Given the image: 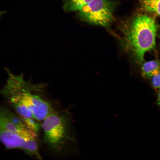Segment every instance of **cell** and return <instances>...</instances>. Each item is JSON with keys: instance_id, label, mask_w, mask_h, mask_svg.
I'll return each mask as SVG.
<instances>
[{"instance_id": "1", "label": "cell", "mask_w": 160, "mask_h": 160, "mask_svg": "<svg viewBox=\"0 0 160 160\" xmlns=\"http://www.w3.org/2000/svg\"><path fill=\"white\" fill-rule=\"evenodd\" d=\"M153 15L137 13L129 19L121 21L118 25L123 50L140 65L145 61L146 53L155 47L159 27Z\"/></svg>"}, {"instance_id": "2", "label": "cell", "mask_w": 160, "mask_h": 160, "mask_svg": "<svg viewBox=\"0 0 160 160\" xmlns=\"http://www.w3.org/2000/svg\"><path fill=\"white\" fill-rule=\"evenodd\" d=\"M8 72L2 89L3 96L18 115L25 119L43 120L54 111L50 104L34 92L36 87L25 81L23 75Z\"/></svg>"}, {"instance_id": "3", "label": "cell", "mask_w": 160, "mask_h": 160, "mask_svg": "<svg viewBox=\"0 0 160 160\" xmlns=\"http://www.w3.org/2000/svg\"><path fill=\"white\" fill-rule=\"evenodd\" d=\"M118 3L113 0H93L77 12L81 20L108 27L115 20L113 12Z\"/></svg>"}, {"instance_id": "4", "label": "cell", "mask_w": 160, "mask_h": 160, "mask_svg": "<svg viewBox=\"0 0 160 160\" xmlns=\"http://www.w3.org/2000/svg\"><path fill=\"white\" fill-rule=\"evenodd\" d=\"M44 141L54 149H56L65 135L69 119L66 115L55 111L43 121Z\"/></svg>"}, {"instance_id": "5", "label": "cell", "mask_w": 160, "mask_h": 160, "mask_svg": "<svg viewBox=\"0 0 160 160\" xmlns=\"http://www.w3.org/2000/svg\"><path fill=\"white\" fill-rule=\"evenodd\" d=\"M0 129L1 142L7 149H20L27 153L35 156L39 153L37 138L28 139L7 130Z\"/></svg>"}, {"instance_id": "6", "label": "cell", "mask_w": 160, "mask_h": 160, "mask_svg": "<svg viewBox=\"0 0 160 160\" xmlns=\"http://www.w3.org/2000/svg\"><path fill=\"white\" fill-rule=\"evenodd\" d=\"M140 66L141 75L144 79H151L160 73V61L157 60L145 61Z\"/></svg>"}, {"instance_id": "7", "label": "cell", "mask_w": 160, "mask_h": 160, "mask_svg": "<svg viewBox=\"0 0 160 160\" xmlns=\"http://www.w3.org/2000/svg\"><path fill=\"white\" fill-rule=\"evenodd\" d=\"M142 12L160 16V0H139Z\"/></svg>"}, {"instance_id": "8", "label": "cell", "mask_w": 160, "mask_h": 160, "mask_svg": "<svg viewBox=\"0 0 160 160\" xmlns=\"http://www.w3.org/2000/svg\"><path fill=\"white\" fill-rule=\"evenodd\" d=\"M93 0H63V9L66 12H77Z\"/></svg>"}, {"instance_id": "9", "label": "cell", "mask_w": 160, "mask_h": 160, "mask_svg": "<svg viewBox=\"0 0 160 160\" xmlns=\"http://www.w3.org/2000/svg\"><path fill=\"white\" fill-rule=\"evenodd\" d=\"M151 82L153 87L156 89H160V73L151 78Z\"/></svg>"}, {"instance_id": "10", "label": "cell", "mask_w": 160, "mask_h": 160, "mask_svg": "<svg viewBox=\"0 0 160 160\" xmlns=\"http://www.w3.org/2000/svg\"><path fill=\"white\" fill-rule=\"evenodd\" d=\"M157 103L158 105L160 106V89L159 90L157 100Z\"/></svg>"}]
</instances>
